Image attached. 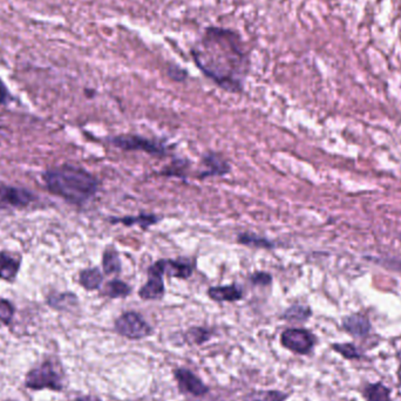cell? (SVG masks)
Wrapping results in <instances>:
<instances>
[{"mask_svg": "<svg viewBox=\"0 0 401 401\" xmlns=\"http://www.w3.org/2000/svg\"><path fill=\"white\" fill-rule=\"evenodd\" d=\"M205 77L230 93L243 91L250 58L241 35L229 28L210 26L190 50Z\"/></svg>", "mask_w": 401, "mask_h": 401, "instance_id": "cell-1", "label": "cell"}, {"mask_svg": "<svg viewBox=\"0 0 401 401\" xmlns=\"http://www.w3.org/2000/svg\"><path fill=\"white\" fill-rule=\"evenodd\" d=\"M43 178L50 194L75 205H86L99 189L95 176L87 170L68 165L47 170Z\"/></svg>", "mask_w": 401, "mask_h": 401, "instance_id": "cell-2", "label": "cell"}, {"mask_svg": "<svg viewBox=\"0 0 401 401\" xmlns=\"http://www.w3.org/2000/svg\"><path fill=\"white\" fill-rule=\"evenodd\" d=\"M109 141L113 146L124 151H144L156 156H165L168 151V147L166 144L134 134L114 136Z\"/></svg>", "mask_w": 401, "mask_h": 401, "instance_id": "cell-3", "label": "cell"}, {"mask_svg": "<svg viewBox=\"0 0 401 401\" xmlns=\"http://www.w3.org/2000/svg\"><path fill=\"white\" fill-rule=\"evenodd\" d=\"M114 328L120 336L131 340L143 339L153 333L151 325L143 319L140 313L134 311L122 313L119 318H116Z\"/></svg>", "mask_w": 401, "mask_h": 401, "instance_id": "cell-4", "label": "cell"}, {"mask_svg": "<svg viewBox=\"0 0 401 401\" xmlns=\"http://www.w3.org/2000/svg\"><path fill=\"white\" fill-rule=\"evenodd\" d=\"M25 385L32 390H62V377L55 371V365L50 362H46L38 369L28 372L25 379Z\"/></svg>", "mask_w": 401, "mask_h": 401, "instance_id": "cell-5", "label": "cell"}, {"mask_svg": "<svg viewBox=\"0 0 401 401\" xmlns=\"http://www.w3.org/2000/svg\"><path fill=\"white\" fill-rule=\"evenodd\" d=\"M281 343L290 351L308 355L315 346L316 339L313 333L305 328H288L281 336Z\"/></svg>", "mask_w": 401, "mask_h": 401, "instance_id": "cell-6", "label": "cell"}, {"mask_svg": "<svg viewBox=\"0 0 401 401\" xmlns=\"http://www.w3.org/2000/svg\"><path fill=\"white\" fill-rule=\"evenodd\" d=\"M148 279L139 290V296L143 301H160L166 295V286L163 282L162 271L160 270L158 263L151 264L148 270Z\"/></svg>", "mask_w": 401, "mask_h": 401, "instance_id": "cell-7", "label": "cell"}, {"mask_svg": "<svg viewBox=\"0 0 401 401\" xmlns=\"http://www.w3.org/2000/svg\"><path fill=\"white\" fill-rule=\"evenodd\" d=\"M31 192L11 185H0V207L24 209L35 202Z\"/></svg>", "mask_w": 401, "mask_h": 401, "instance_id": "cell-8", "label": "cell"}, {"mask_svg": "<svg viewBox=\"0 0 401 401\" xmlns=\"http://www.w3.org/2000/svg\"><path fill=\"white\" fill-rule=\"evenodd\" d=\"M173 373L174 378L178 382V389L183 393H189L194 397H203L208 393V387L192 371L176 369Z\"/></svg>", "mask_w": 401, "mask_h": 401, "instance_id": "cell-9", "label": "cell"}, {"mask_svg": "<svg viewBox=\"0 0 401 401\" xmlns=\"http://www.w3.org/2000/svg\"><path fill=\"white\" fill-rule=\"evenodd\" d=\"M202 165L205 167V171L198 175V178L205 180L207 178H214V176H224L230 173V165L228 161L215 151H208L202 156Z\"/></svg>", "mask_w": 401, "mask_h": 401, "instance_id": "cell-10", "label": "cell"}, {"mask_svg": "<svg viewBox=\"0 0 401 401\" xmlns=\"http://www.w3.org/2000/svg\"><path fill=\"white\" fill-rule=\"evenodd\" d=\"M160 270L163 274L178 279H188L193 276L194 266L185 259H158Z\"/></svg>", "mask_w": 401, "mask_h": 401, "instance_id": "cell-11", "label": "cell"}, {"mask_svg": "<svg viewBox=\"0 0 401 401\" xmlns=\"http://www.w3.org/2000/svg\"><path fill=\"white\" fill-rule=\"evenodd\" d=\"M209 298L217 303H223V301H239L243 298V289L239 284H230V286H212L209 288Z\"/></svg>", "mask_w": 401, "mask_h": 401, "instance_id": "cell-12", "label": "cell"}, {"mask_svg": "<svg viewBox=\"0 0 401 401\" xmlns=\"http://www.w3.org/2000/svg\"><path fill=\"white\" fill-rule=\"evenodd\" d=\"M161 220H162L161 217L156 216L154 214H139L136 216L109 217V218L112 224H122L126 227L138 225L142 230H147L151 225L158 224Z\"/></svg>", "mask_w": 401, "mask_h": 401, "instance_id": "cell-13", "label": "cell"}, {"mask_svg": "<svg viewBox=\"0 0 401 401\" xmlns=\"http://www.w3.org/2000/svg\"><path fill=\"white\" fill-rule=\"evenodd\" d=\"M343 328L350 335L355 337H365L369 335L371 330V324L366 317L362 315H351L343 319Z\"/></svg>", "mask_w": 401, "mask_h": 401, "instance_id": "cell-14", "label": "cell"}, {"mask_svg": "<svg viewBox=\"0 0 401 401\" xmlns=\"http://www.w3.org/2000/svg\"><path fill=\"white\" fill-rule=\"evenodd\" d=\"M104 282V274L99 268H88L80 272L79 283L87 291H94L100 289Z\"/></svg>", "mask_w": 401, "mask_h": 401, "instance_id": "cell-15", "label": "cell"}, {"mask_svg": "<svg viewBox=\"0 0 401 401\" xmlns=\"http://www.w3.org/2000/svg\"><path fill=\"white\" fill-rule=\"evenodd\" d=\"M20 270L18 259L6 252H0V278L4 281H13Z\"/></svg>", "mask_w": 401, "mask_h": 401, "instance_id": "cell-16", "label": "cell"}, {"mask_svg": "<svg viewBox=\"0 0 401 401\" xmlns=\"http://www.w3.org/2000/svg\"><path fill=\"white\" fill-rule=\"evenodd\" d=\"M102 269L107 276L119 274L122 270V263L119 252L113 247L106 248L102 255Z\"/></svg>", "mask_w": 401, "mask_h": 401, "instance_id": "cell-17", "label": "cell"}, {"mask_svg": "<svg viewBox=\"0 0 401 401\" xmlns=\"http://www.w3.org/2000/svg\"><path fill=\"white\" fill-rule=\"evenodd\" d=\"M131 293V288L128 283L121 281V279H113L109 281L106 286H104L102 295L107 296V297L113 298H126Z\"/></svg>", "mask_w": 401, "mask_h": 401, "instance_id": "cell-18", "label": "cell"}, {"mask_svg": "<svg viewBox=\"0 0 401 401\" xmlns=\"http://www.w3.org/2000/svg\"><path fill=\"white\" fill-rule=\"evenodd\" d=\"M47 301L53 309L68 310L77 305V297L72 292L52 293Z\"/></svg>", "mask_w": 401, "mask_h": 401, "instance_id": "cell-19", "label": "cell"}, {"mask_svg": "<svg viewBox=\"0 0 401 401\" xmlns=\"http://www.w3.org/2000/svg\"><path fill=\"white\" fill-rule=\"evenodd\" d=\"M237 242L242 245L250 248H259V249H274V243L269 239L262 236L251 234V232H243L237 236Z\"/></svg>", "mask_w": 401, "mask_h": 401, "instance_id": "cell-20", "label": "cell"}, {"mask_svg": "<svg viewBox=\"0 0 401 401\" xmlns=\"http://www.w3.org/2000/svg\"><path fill=\"white\" fill-rule=\"evenodd\" d=\"M313 316V311L306 305L293 304L282 315V319L295 323H303Z\"/></svg>", "mask_w": 401, "mask_h": 401, "instance_id": "cell-21", "label": "cell"}, {"mask_svg": "<svg viewBox=\"0 0 401 401\" xmlns=\"http://www.w3.org/2000/svg\"><path fill=\"white\" fill-rule=\"evenodd\" d=\"M212 338V331L208 328L194 326L185 332V339L190 345H202Z\"/></svg>", "mask_w": 401, "mask_h": 401, "instance_id": "cell-22", "label": "cell"}, {"mask_svg": "<svg viewBox=\"0 0 401 401\" xmlns=\"http://www.w3.org/2000/svg\"><path fill=\"white\" fill-rule=\"evenodd\" d=\"M364 397L366 398L367 401H392L390 390L380 382L367 386L364 391Z\"/></svg>", "mask_w": 401, "mask_h": 401, "instance_id": "cell-23", "label": "cell"}, {"mask_svg": "<svg viewBox=\"0 0 401 401\" xmlns=\"http://www.w3.org/2000/svg\"><path fill=\"white\" fill-rule=\"evenodd\" d=\"M289 395L281 391H259L251 394L248 401H286Z\"/></svg>", "mask_w": 401, "mask_h": 401, "instance_id": "cell-24", "label": "cell"}, {"mask_svg": "<svg viewBox=\"0 0 401 401\" xmlns=\"http://www.w3.org/2000/svg\"><path fill=\"white\" fill-rule=\"evenodd\" d=\"M332 348L343 355L344 358H360L358 350L352 344H335V345H332Z\"/></svg>", "mask_w": 401, "mask_h": 401, "instance_id": "cell-25", "label": "cell"}, {"mask_svg": "<svg viewBox=\"0 0 401 401\" xmlns=\"http://www.w3.org/2000/svg\"><path fill=\"white\" fill-rule=\"evenodd\" d=\"M187 167V163L182 160L174 161L171 166L168 167L166 169H163L160 175L163 176H178V178H185V168Z\"/></svg>", "mask_w": 401, "mask_h": 401, "instance_id": "cell-26", "label": "cell"}, {"mask_svg": "<svg viewBox=\"0 0 401 401\" xmlns=\"http://www.w3.org/2000/svg\"><path fill=\"white\" fill-rule=\"evenodd\" d=\"M13 315H15V306L12 305L11 301L0 299V320L4 324H10Z\"/></svg>", "mask_w": 401, "mask_h": 401, "instance_id": "cell-27", "label": "cell"}, {"mask_svg": "<svg viewBox=\"0 0 401 401\" xmlns=\"http://www.w3.org/2000/svg\"><path fill=\"white\" fill-rule=\"evenodd\" d=\"M249 281L254 286H268L272 283V276L269 272H265V271H257V272L250 274Z\"/></svg>", "mask_w": 401, "mask_h": 401, "instance_id": "cell-28", "label": "cell"}, {"mask_svg": "<svg viewBox=\"0 0 401 401\" xmlns=\"http://www.w3.org/2000/svg\"><path fill=\"white\" fill-rule=\"evenodd\" d=\"M10 99H11V95H10L8 87L5 86L3 80L0 79V104H8Z\"/></svg>", "mask_w": 401, "mask_h": 401, "instance_id": "cell-29", "label": "cell"}, {"mask_svg": "<svg viewBox=\"0 0 401 401\" xmlns=\"http://www.w3.org/2000/svg\"><path fill=\"white\" fill-rule=\"evenodd\" d=\"M77 401H101L99 398L86 395V397L79 398Z\"/></svg>", "mask_w": 401, "mask_h": 401, "instance_id": "cell-30", "label": "cell"}]
</instances>
